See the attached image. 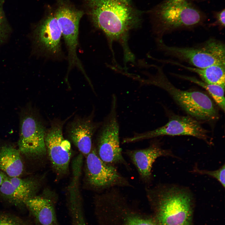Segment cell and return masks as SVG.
I'll return each instance as SVG.
<instances>
[{
	"label": "cell",
	"mask_w": 225,
	"mask_h": 225,
	"mask_svg": "<svg viewBox=\"0 0 225 225\" xmlns=\"http://www.w3.org/2000/svg\"><path fill=\"white\" fill-rule=\"evenodd\" d=\"M94 26L104 33L111 50L114 42L122 48L124 57L133 55L128 44L129 34L140 27L143 12L138 9L132 0H85Z\"/></svg>",
	"instance_id": "cell-1"
},
{
	"label": "cell",
	"mask_w": 225,
	"mask_h": 225,
	"mask_svg": "<svg viewBox=\"0 0 225 225\" xmlns=\"http://www.w3.org/2000/svg\"><path fill=\"white\" fill-rule=\"evenodd\" d=\"M157 41L165 34L202 25L206 13L191 0H162L148 11Z\"/></svg>",
	"instance_id": "cell-2"
},
{
	"label": "cell",
	"mask_w": 225,
	"mask_h": 225,
	"mask_svg": "<svg viewBox=\"0 0 225 225\" xmlns=\"http://www.w3.org/2000/svg\"><path fill=\"white\" fill-rule=\"evenodd\" d=\"M145 189L147 197L156 206L158 225H191L192 198L188 191L162 185Z\"/></svg>",
	"instance_id": "cell-3"
},
{
	"label": "cell",
	"mask_w": 225,
	"mask_h": 225,
	"mask_svg": "<svg viewBox=\"0 0 225 225\" xmlns=\"http://www.w3.org/2000/svg\"><path fill=\"white\" fill-rule=\"evenodd\" d=\"M154 67L157 68L156 73L150 75L147 79H141V82L166 91L183 110L197 120L212 121L218 118L217 108L208 95L199 91L179 89L170 81L162 68L156 65Z\"/></svg>",
	"instance_id": "cell-4"
},
{
	"label": "cell",
	"mask_w": 225,
	"mask_h": 225,
	"mask_svg": "<svg viewBox=\"0 0 225 225\" xmlns=\"http://www.w3.org/2000/svg\"><path fill=\"white\" fill-rule=\"evenodd\" d=\"M165 53L194 66L204 68L218 63H225V47L220 40L211 38L192 47L168 46L163 40L157 42Z\"/></svg>",
	"instance_id": "cell-5"
},
{
	"label": "cell",
	"mask_w": 225,
	"mask_h": 225,
	"mask_svg": "<svg viewBox=\"0 0 225 225\" xmlns=\"http://www.w3.org/2000/svg\"><path fill=\"white\" fill-rule=\"evenodd\" d=\"M117 109V97L113 94L109 112L99 132L96 150L100 158L105 163L114 166L122 165L130 170V167L122 155L120 146L119 126Z\"/></svg>",
	"instance_id": "cell-6"
},
{
	"label": "cell",
	"mask_w": 225,
	"mask_h": 225,
	"mask_svg": "<svg viewBox=\"0 0 225 225\" xmlns=\"http://www.w3.org/2000/svg\"><path fill=\"white\" fill-rule=\"evenodd\" d=\"M19 130L18 148L21 155L31 158L46 155L45 128L30 108L21 112Z\"/></svg>",
	"instance_id": "cell-7"
},
{
	"label": "cell",
	"mask_w": 225,
	"mask_h": 225,
	"mask_svg": "<svg viewBox=\"0 0 225 225\" xmlns=\"http://www.w3.org/2000/svg\"><path fill=\"white\" fill-rule=\"evenodd\" d=\"M208 133V131L194 118L190 116L174 115L169 117L164 125L152 130L135 133L132 137L124 138L122 142H134L164 135H187L202 139L210 144Z\"/></svg>",
	"instance_id": "cell-8"
},
{
	"label": "cell",
	"mask_w": 225,
	"mask_h": 225,
	"mask_svg": "<svg viewBox=\"0 0 225 225\" xmlns=\"http://www.w3.org/2000/svg\"><path fill=\"white\" fill-rule=\"evenodd\" d=\"M87 156V176L92 188L107 190L114 187H133L114 166L105 163L100 158L95 148H92Z\"/></svg>",
	"instance_id": "cell-9"
},
{
	"label": "cell",
	"mask_w": 225,
	"mask_h": 225,
	"mask_svg": "<svg viewBox=\"0 0 225 225\" xmlns=\"http://www.w3.org/2000/svg\"><path fill=\"white\" fill-rule=\"evenodd\" d=\"M83 14L82 11L64 3L58 6L55 13L68 49L70 69L74 66L81 70L82 68L77 56V49L79 22Z\"/></svg>",
	"instance_id": "cell-10"
},
{
	"label": "cell",
	"mask_w": 225,
	"mask_h": 225,
	"mask_svg": "<svg viewBox=\"0 0 225 225\" xmlns=\"http://www.w3.org/2000/svg\"><path fill=\"white\" fill-rule=\"evenodd\" d=\"M45 142L46 152L53 169L58 174L67 172L71 154V145L64 138L62 132V124H53L46 133Z\"/></svg>",
	"instance_id": "cell-11"
},
{
	"label": "cell",
	"mask_w": 225,
	"mask_h": 225,
	"mask_svg": "<svg viewBox=\"0 0 225 225\" xmlns=\"http://www.w3.org/2000/svg\"><path fill=\"white\" fill-rule=\"evenodd\" d=\"M38 187V182L33 178L7 176L0 186V197L15 206L25 205L36 196Z\"/></svg>",
	"instance_id": "cell-12"
},
{
	"label": "cell",
	"mask_w": 225,
	"mask_h": 225,
	"mask_svg": "<svg viewBox=\"0 0 225 225\" xmlns=\"http://www.w3.org/2000/svg\"><path fill=\"white\" fill-rule=\"evenodd\" d=\"M62 34L55 14L47 16L38 24L34 29V40L42 51L52 56H57L61 51Z\"/></svg>",
	"instance_id": "cell-13"
},
{
	"label": "cell",
	"mask_w": 225,
	"mask_h": 225,
	"mask_svg": "<svg viewBox=\"0 0 225 225\" xmlns=\"http://www.w3.org/2000/svg\"><path fill=\"white\" fill-rule=\"evenodd\" d=\"M136 168L142 181L148 184L152 180L153 163L158 158L172 156L169 151L162 148L158 142H152L148 147L142 149L127 150L125 152Z\"/></svg>",
	"instance_id": "cell-14"
},
{
	"label": "cell",
	"mask_w": 225,
	"mask_h": 225,
	"mask_svg": "<svg viewBox=\"0 0 225 225\" xmlns=\"http://www.w3.org/2000/svg\"><path fill=\"white\" fill-rule=\"evenodd\" d=\"M99 126L90 119H79L71 125L68 131L70 138L83 154L87 155L90 152L93 135Z\"/></svg>",
	"instance_id": "cell-15"
},
{
	"label": "cell",
	"mask_w": 225,
	"mask_h": 225,
	"mask_svg": "<svg viewBox=\"0 0 225 225\" xmlns=\"http://www.w3.org/2000/svg\"><path fill=\"white\" fill-rule=\"evenodd\" d=\"M25 206L36 225H60L58 222L53 200L44 197L35 196Z\"/></svg>",
	"instance_id": "cell-16"
},
{
	"label": "cell",
	"mask_w": 225,
	"mask_h": 225,
	"mask_svg": "<svg viewBox=\"0 0 225 225\" xmlns=\"http://www.w3.org/2000/svg\"><path fill=\"white\" fill-rule=\"evenodd\" d=\"M21 155L18 148L12 145L0 146V169L8 177H19L24 171Z\"/></svg>",
	"instance_id": "cell-17"
},
{
	"label": "cell",
	"mask_w": 225,
	"mask_h": 225,
	"mask_svg": "<svg viewBox=\"0 0 225 225\" xmlns=\"http://www.w3.org/2000/svg\"><path fill=\"white\" fill-rule=\"evenodd\" d=\"M160 62L177 65L196 73L203 81L210 84L225 85V63H218L199 68L185 66L175 61L160 60Z\"/></svg>",
	"instance_id": "cell-18"
},
{
	"label": "cell",
	"mask_w": 225,
	"mask_h": 225,
	"mask_svg": "<svg viewBox=\"0 0 225 225\" xmlns=\"http://www.w3.org/2000/svg\"><path fill=\"white\" fill-rule=\"evenodd\" d=\"M180 78L195 83L206 90L216 103L224 112L225 108V86L207 83L193 77L172 73Z\"/></svg>",
	"instance_id": "cell-19"
},
{
	"label": "cell",
	"mask_w": 225,
	"mask_h": 225,
	"mask_svg": "<svg viewBox=\"0 0 225 225\" xmlns=\"http://www.w3.org/2000/svg\"><path fill=\"white\" fill-rule=\"evenodd\" d=\"M5 0H0V42L4 41L11 31L3 9Z\"/></svg>",
	"instance_id": "cell-20"
},
{
	"label": "cell",
	"mask_w": 225,
	"mask_h": 225,
	"mask_svg": "<svg viewBox=\"0 0 225 225\" xmlns=\"http://www.w3.org/2000/svg\"><path fill=\"white\" fill-rule=\"evenodd\" d=\"M225 164L222 166L218 170L214 171H208L200 170L197 167H195L193 169L195 172L201 174L207 175L214 178L217 179L222 185L223 188H225Z\"/></svg>",
	"instance_id": "cell-21"
},
{
	"label": "cell",
	"mask_w": 225,
	"mask_h": 225,
	"mask_svg": "<svg viewBox=\"0 0 225 225\" xmlns=\"http://www.w3.org/2000/svg\"><path fill=\"white\" fill-rule=\"evenodd\" d=\"M0 225H30L20 218L7 213H0Z\"/></svg>",
	"instance_id": "cell-22"
},
{
	"label": "cell",
	"mask_w": 225,
	"mask_h": 225,
	"mask_svg": "<svg viewBox=\"0 0 225 225\" xmlns=\"http://www.w3.org/2000/svg\"><path fill=\"white\" fill-rule=\"evenodd\" d=\"M224 8L218 11H213L212 12L215 21L210 24L212 26H218L220 29H222L225 27Z\"/></svg>",
	"instance_id": "cell-23"
},
{
	"label": "cell",
	"mask_w": 225,
	"mask_h": 225,
	"mask_svg": "<svg viewBox=\"0 0 225 225\" xmlns=\"http://www.w3.org/2000/svg\"><path fill=\"white\" fill-rule=\"evenodd\" d=\"M126 225H156L153 222L137 217L129 219Z\"/></svg>",
	"instance_id": "cell-24"
},
{
	"label": "cell",
	"mask_w": 225,
	"mask_h": 225,
	"mask_svg": "<svg viewBox=\"0 0 225 225\" xmlns=\"http://www.w3.org/2000/svg\"><path fill=\"white\" fill-rule=\"evenodd\" d=\"M7 176L5 173L0 171V186Z\"/></svg>",
	"instance_id": "cell-25"
},
{
	"label": "cell",
	"mask_w": 225,
	"mask_h": 225,
	"mask_svg": "<svg viewBox=\"0 0 225 225\" xmlns=\"http://www.w3.org/2000/svg\"><path fill=\"white\" fill-rule=\"evenodd\" d=\"M77 225H88L87 224L85 223H79Z\"/></svg>",
	"instance_id": "cell-26"
}]
</instances>
